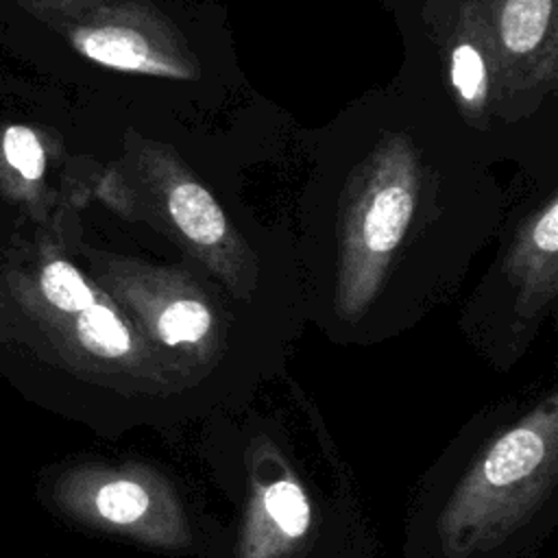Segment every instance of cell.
<instances>
[{"label":"cell","mask_w":558,"mask_h":558,"mask_svg":"<svg viewBox=\"0 0 558 558\" xmlns=\"http://www.w3.org/2000/svg\"><path fill=\"white\" fill-rule=\"evenodd\" d=\"M4 159L13 170L26 181H39L46 170V153L33 129L24 124H13L2 137Z\"/></svg>","instance_id":"cell-12"},{"label":"cell","mask_w":558,"mask_h":558,"mask_svg":"<svg viewBox=\"0 0 558 558\" xmlns=\"http://www.w3.org/2000/svg\"><path fill=\"white\" fill-rule=\"evenodd\" d=\"M135 155L148 218L235 296L248 299L257 286L255 255L211 192L166 144L140 142Z\"/></svg>","instance_id":"cell-6"},{"label":"cell","mask_w":558,"mask_h":558,"mask_svg":"<svg viewBox=\"0 0 558 558\" xmlns=\"http://www.w3.org/2000/svg\"><path fill=\"white\" fill-rule=\"evenodd\" d=\"M427 22L438 41L449 87L464 122L488 129L495 100V54L480 0H432Z\"/></svg>","instance_id":"cell-9"},{"label":"cell","mask_w":558,"mask_h":558,"mask_svg":"<svg viewBox=\"0 0 558 558\" xmlns=\"http://www.w3.org/2000/svg\"><path fill=\"white\" fill-rule=\"evenodd\" d=\"M421 166L405 135L386 137L355 172L338 238V314L355 323L379 294L416 211Z\"/></svg>","instance_id":"cell-2"},{"label":"cell","mask_w":558,"mask_h":558,"mask_svg":"<svg viewBox=\"0 0 558 558\" xmlns=\"http://www.w3.org/2000/svg\"><path fill=\"white\" fill-rule=\"evenodd\" d=\"M39 292L48 314H68L94 303L102 290L68 259H52L39 272Z\"/></svg>","instance_id":"cell-11"},{"label":"cell","mask_w":558,"mask_h":558,"mask_svg":"<svg viewBox=\"0 0 558 558\" xmlns=\"http://www.w3.org/2000/svg\"><path fill=\"white\" fill-rule=\"evenodd\" d=\"M288 438L264 429L244 447V504L229 558H314L331 543V486L314 482Z\"/></svg>","instance_id":"cell-4"},{"label":"cell","mask_w":558,"mask_h":558,"mask_svg":"<svg viewBox=\"0 0 558 558\" xmlns=\"http://www.w3.org/2000/svg\"><path fill=\"white\" fill-rule=\"evenodd\" d=\"M504 270L514 288L517 314L525 320L538 318L558 292V196L534 209L508 246Z\"/></svg>","instance_id":"cell-10"},{"label":"cell","mask_w":558,"mask_h":558,"mask_svg":"<svg viewBox=\"0 0 558 558\" xmlns=\"http://www.w3.org/2000/svg\"><path fill=\"white\" fill-rule=\"evenodd\" d=\"M72 46L89 61L129 74L192 81L201 65L185 37L150 2L98 7L74 24Z\"/></svg>","instance_id":"cell-8"},{"label":"cell","mask_w":558,"mask_h":558,"mask_svg":"<svg viewBox=\"0 0 558 558\" xmlns=\"http://www.w3.org/2000/svg\"><path fill=\"white\" fill-rule=\"evenodd\" d=\"M495 54L493 118L538 109L558 78V0H480Z\"/></svg>","instance_id":"cell-7"},{"label":"cell","mask_w":558,"mask_h":558,"mask_svg":"<svg viewBox=\"0 0 558 558\" xmlns=\"http://www.w3.org/2000/svg\"><path fill=\"white\" fill-rule=\"evenodd\" d=\"M52 501L76 523L137 545L190 554L196 530L174 482L144 462H85L52 484Z\"/></svg>","instance_id":"cell-5"},{"label":"cell","mask_w":558,"mask_h":558,"mask_svg":"<svg viewBox=\"0 0 558 558\" xmlns=\"http://www.w3.org/2000/svg\"><path fill=\"white\" fill-rule=\"evenodd\" d=\"M57 4H61V7H70V4H78V2H83V0H54Z\"/></svg>","instance_id":"cell-13"},{"label":"cell","mask_w":558,"mask_h":558,"mask_svg":"<svg viewBox=\"0 0 558 558\" xmlns=\"http://www.w3.org/2000/svg\"><path fill=\"white\" fill-rule=\"evenodd\" d=\"M429 473L408 558H534L558 519V395L488 412Z\"/></svg>","instance_id":"cell-1"},{"label":"cell","mask_w":558,"mask_h":558,"mask_svg":"<svg viewBox=\"0 0 558 558\" xmlns=\"http://www.w3.org/2000/svg\"><path fill=\"white\" fill-rule=\"evenodd\" d=\"M100 275L105 292L187 390L203 384L222 362L225 316L187 270L131 257H102Z\"/></svg>","instance_id":"cell-3"}]
</instances>
